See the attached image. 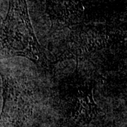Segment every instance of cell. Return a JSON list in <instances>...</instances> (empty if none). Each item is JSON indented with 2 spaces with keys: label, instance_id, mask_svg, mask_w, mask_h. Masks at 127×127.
<instances>
[{
  "label": "cell",
  "instance_id": "1",
  "mask_svg": "<svg viewBox=\"0 0 127 127\" xmlns=\"http://www.w3.org/2000/svg\"><path fill=\"white\" fill-rule=\"evenodd\" d=\"M0 38L10 54L26 57L41 66L47 62L32 27L25 0H16L3 26Z\"/></svg>",
  "mask_w": 127,
  "mask_h": 127
},
{
  "label": "cell",
  "instance_id": "2",
  "mask_svg": "<svg viewBox=\"0 0 127 127\" xmlns=\"http://www.w3.org/2000/svg\"><path fill=\"white\" fill-rule=\"evenodd\" d=\"M0 74L3 81L4 98L0 123L8 127H21L32 112V93L12 77Z\"/></svg>",
  "mask_w": 127,
  "mask_h": 127
},
{
  "label": "cell",
  "instance_id": "3",
  "mask_svg": "<svg viewBox=\"0 0 127 127\" xmlns=\"http://www.w3.org/2000/svg\"><path fill=\"white\" fill-rule=\"evenodd\" d=\"M72 117L78 122L89 123L97 115V106L95 104L92 89L79 90L73 99Z\"/></svg>",
  "mask_w": 127,
  "mask_h": 127
}]
</instances>
